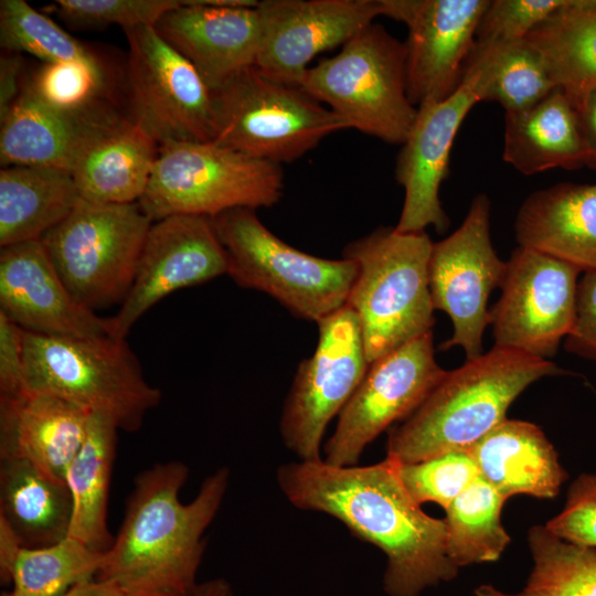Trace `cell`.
<instances>
[{"label": "cell", "instance_id": "obj_1", "mask_svg": "<svg viewBox=\"0 0 596 596\" xmlns=\"http://www.w3.org/2000/svg\"><path fill=\"white\" fill-rule=\"evenodd\" d=\"M276 478L292 505L338 519L385 554L389 596H419L457 575L446 552L445 521L426 514L411 497L395 460L347 467L299 460L278 467Z\"/></svg>", "mask_w": 596, "mask_h": 596}, {"label": "cell", "instance_id": "obj_2", "mask_svg": "<svg viewBox=\"0 0 596 596\" xmlns=\"http://www.w3.org/2000/svg\"><path fill=\"white\" fill-rule=\"evenodd\" d=\"M189 468L179 460L157 462L134 480L125 515L96 578L126 596H196L204 533L225 498L230 470L207 476L196 496L179 492Z\"/></svg>", "mask_w": 596, "mask_h": 596}, {"label": "cell", "instance_id": "obj_3", "mask_svg": "<svg viewBox=\"0 0 596 596\" xmlns=\"http://www.w3.org/2000/svg\"><path fill=\"white\" fill-rule=\"evenodd\" d=\"M565 373L547 359L494 345L446 371L421 406L391 430L386 457L412 464L469 449L507 418L509 406L530 384Z\"/></svg>", "mask_w": 596, "mask_h": 596}, {"label": "cell", "instance_id": "obj_4", "mask_svg": "<svg viewBox=\"0 0 596 596\" xmlns=\"http://www.w3.org/2000/svg\"><path fill=\"white\" fill-rule=\"evenodd\" d=\"M433 244L425 232L380 227L344 248L358 268L347 306L358 317L369 363L432 331Z\"/></svg>", "mask_w": 596, "mask_h": 596}, {"label": "cell", "instance_id": "obj_5", "mask_svg": "<svg viewBox=\"0 0 596 596\" xmlns=\"http://www.w3.org/2000/svg\"><path fill=\"white\" fill-rule=\"evenodd\" d=\"M24 383L91 413L108 416L119 430L137 432L161 401L126 339H81L23 330Z\"/></svg>", "mask_w": 596, "mask_h": 596}, {"label": "cell", "instance_id": "obj_6", "mask_svg": "<svg viewBox=\"0 0 596 596\" xmlns=\"http://www.w3.org/2000/svg\"><path fill=\"white\" fill-rule=\"evenodd\" d=\"M300 87L349 129L389 143L403 145L417 116L407 95L405 44L374 22L309 67Z\"/></svg>", "mask_w": 596, "mask_h": 596}, {"label": "cell", "instance_id": "obj_7", "mask_svg": "<svg viewBox=\"0 0 596 596\" xmlns=\"http://www.w3.org/2000/svg\"><path fill=\"white\" fill-rule=\"evenodd\" d=\"M240 286L266 292L292 315L312 321L347 305L358 268L353 260L309 255L273 234L255 210L237 207L212 219Z\"/></svg>", "mask_w": 596, "mask_h": 596}, {"label": "cell", "instance_id": "obj_8", "mask_svg": "<svg viewBox=\"0 0 596 596\" xmlns=\"http://www.w3.org/2000/svg\"><path fill=\"white\" fill-rule=\"evenodd\" d=\"M283 189L279 164L213 141L173 142L159 147L138 203L152 222L179 214L213 219L237 207L273 206Z\"/></svg>", "mask_w": 596, "mask_h": 596}, {"label": "cell", "instance_id": "obj_9", "mask_svg": "<svg viewBox=\"0 0 596 596\" xmlns=\"http://www.w3.org/2000/svg\"><path fill=\"white\" fill-rule=\"evenodd\" d=\"M213 142L276 164L290 163L345 121L299 86L265 76L255 65L212 91Z\"/></svg>", "mask_w": 596, "mask_h": 596}, {"label": "cell", "instance_id": "obj_10", "mask_svg": "<svg viewBox=\"0 0 596 596\" xmlns=\"http://www.w3.org/2000/svg\"><path fill=\"white\" fill-rule=\"evenodd\" d=\"M151 224L138 202L81 200L41 241L68 291L96 312L125 301Z\"/></svg>", "mask_w": 596, "mask_h": 596}, {"label": "cell", "instance_id": "obj_11", "mask_svg": "<svg viewBox=\"0 0 596 596\" xmlns=\"http://www.w3.org/2000/svg\"><path fill=\"white\" fill-rule=\"evenodd\" d=\"M128 118L159 146L215 137L213 93L194 66L151 25L124 30Z\"/></svg>", "mask_w": 596, "mask_h": 596}, {"label": "cell", "instance_id": "obj_12", "mask_svg": "<svg viewBox=\"0 0 596 596\" xmlns=\"http://www.w3.org/2000/svg\"><path fill=\"white\" fill-rule=\"evenodd\" d=\"M317 323V348L299 364L279 423L285 446L305 461L322 459L321 441L329 422L342 411L370 365L358 317L350 307Z\"/></svg>", "mask_w": 596, "mask_h": 596}, {"label": "cell", "instance_id": "obj_13", "mask_svg": "<svg viewBox=\"0 0 596 596\" xmlns=\"http://www.w3.org/2000/svg\"><path fill=\"white\" fill-rule=\"evenodd\" d=\"M433 333L422 334L370 363L361 383L339 413L324 444V461L355 466L364 448L394 422L409 417L443 379Z\"/></svg>", "mask_w": 596, "mask_h": 596}, {"label": "cell", "instance_id": "obj_14", "mask_svg": "<svg viewBox=\"0 0 596 596\" xmlns=\"http://www.w3.org/2000/svg\"><path fill=\"white\" fill-rule=\"evenodd\" d=\"M507 263L490 238V202L477 195L461 225L433 244L429 290L434 309L446 312L454 326L443 350L461 347L467 360L480 356L482 334L490 324V292L502 285Z\"/></svg>", "mask_w": 596, "mask_h": 596}, {"label": "cell", "instance_id": "obj_15", "mask_svg": "<svg viewBox=\"0 0 596 596\" xmlns=\"http://www.w3.org/2000/svg\"><path fill=\"white\" fill-rule=\"evenodd\" d=\"M582 270L519 246L507 262L501 296L490 312L494 345L553 356L571 331Z\"/></svg>", "mask_w": 596, "mask_h": 596}, {"label": "cell", "instance_id": "obj_16", "mask_svg": "<svg viewBox=\"0 0 596 596\" xmlns=\"http://www.w3.org/2000/svg\"><path fill=\"white\" fill-rule=\"evenodd\" d=\"M490 0H381L382 15L408 29L406 86L411 103L441 102L460 86Z\"/></svg>", "mask_w": 596, "mask_h": 596}, {"label": "cell", "instance_id": "obj_17", "mask_svg": "<svg viewBox=\"0 0 596 596\" xmlns=\"http://www.w3.org/2000/svg\"><path fill=\"white\" fill-rule=\"evenodd\" d=\"M228 260L212 219L171 215L152 222L132 286L114 317L108 336L126 339L132 326L168 295L227 274Z\"/></svg>", "mask_w": 596, "mask_h": 596}, {"label": "cell", "instance_id": "obj_18", "mask_svg": "<svg viewBox=\"0 0 596 596\" xmlns=\"http://www.w3.org/2000/svg\"><path fill=\"white\" fill-rule=\"evenodd\" d=\"M255 66L273 81L299 86L319 53L343 46L382 15L381 0H263Z\"/></svg>", "mask_w": 596, "mask_h": 596}, {"label": "cell", "instance_id": "obj_19", "mask_svg": "<svg viewBox=\"0 0 596 596\" xmlns=\"http://www.w3.org/2000/svg\"><path fill=\"white\" fill-rule=\"evenodd\" d=\"M478 73L465 68L458 89L441 102L417 107L414 125L402 145L395 167L405 196L395 226L401 233L424 232L434 226L444 232L449 220L439 200L441 182L448 175L455 137L470 109L481 102Z\"/></svg>", "mask_w": 596, "mask_h": 596}, {"label": "cell", "instance_id": "obj_20", "mask_svg": "<svg viewBox=\"0 0 596 596\" xmlns=\"http://www.w3.org/2000/svg\"><path fill=\"white\" fill-rule=\"evenodd\" d=\"M0 312L24 331L66 338L108 336V318L81 305L41 240L1 247Z\"/></svg>", "mask_w": 596, "mask_h": 596}, {"label": "cell", "instance_id": "obj_21", "mask_svg": "<svg viewBox=\"0 0 596 596\" xmlns=\"http://www.w3.org/2000/svg\"><path fill=\"white\" fill-rule=\"evenodd\" d=\"M126 119L113 102L79 110L51 106L34 93L25 76L20 96L1 123L0 162L72 172L96 141Z\"/></svg>", "mask_w": 596, "mask_h": 596}, {"label": "cell", "instance_id": "obj_22", "mask_svg": "<svg viewBox=\"0 0 596 596\" xmlns=\"http://www.w3.org/2000/svg\"><path fill=\"white\" fill-rule=\"evenodd\" d=\"M256 7H216L205 0H181L153 29L215 91L256 63L262 34Z\"/></svg>", "mask_w": 596, "mask_h": 596}, {"label": "cell", "instance_id": "obj_23", "mask_svg": "<svg viewBox=\"0 0 596 596\" xmlns=\"http://www.w3.org/2000/svg\"><path fill=\"white\" fill-rule=\"evenodd\" d=\"M91 414L46 393L25 390L0 397V457L28 460L65 481L86 437Z\"/></svg>", "mask_w": 596, "mask_h": 596}, {"label": "cell", "instance_id": "obj_24", "mask_svg": "<svg viewBox=\"0 0 596 596\" xmlns=\"http://www.w3.org/2000/svg\"><path fill=\"white\" fill-rule=\"evenodd\" d=\"M514 228L519 246L596 270V183L535 191L520 206Z\"/></svg>", "mask_w": 596, "mask_h": 596}, {"label": "cell", "instance_id": "obj_25", "mask_svg": "<svg viewBox=\"0 0 596 596\" xmlns=\"http://www.w3.org/2000/svg\"><path fill=\"white\" fill-rule=\"evenodd\" d=\"M468 450L479 478L504 499L554 498L567 478L553 445L530 422L505 418Z\"/></svg>", "mask_w": 596, "mask_h": 596}, {"label": "cell", "instance_id": "obj_26", "mask_svg": "<svg viewBox=\"0 0 596 596\" xmlns=\"http://www.w3.org/2000/svg\"><path fill=\"white\" fill-rule=\"evenodd\" d=\"M502 158L525 175L590 164L573 100L556 87L530 108L505 114Z\"/></svg>", "mask_w": 596, "mask_h": 596}, {"label": "cell", "instance_id": "obj_27", "mask_svg": "<svg viewBox=\"0 0 596 596\" xmlns=\"http://www.w3.org/2000/svg\"><path fill=\"white\" fill-rule=\"evenodd\" d=\"M158 142L129 118L96 141L72 175L82 200L102 204L139 202L149 184Z\"/></svg>", "mask_w": 596, "mask_h": 596}, {"label": "cell", "instance_id": "obj_28", "mask_svg": "<svg viewBox=\"0 0 596 596\" xmlns=\"http://www.w3.org/2000/svg\"><path fill=\"white\" fill-rule=\"evenodd\" d=\"M72 510L66 481L28 460L0 457V519L22 547H45L66 539Z\"/></svg>", "mask_w": 596, "mask_h": 596}, {"label": "cell", "instance_id": "obj_29", "mask_svg": "<svg viewBox=\"0 0 596 596\" xmlns=\"http://www.w3.org/2000/svg\"><path fill=\"white\" fill-rule=\"evenodd\" d=\"M72 172L45 166L0 171V246L41 240L79 203Z\"/></svg>", "mask_w": 596, "mask_h": 596}, {"label": "cell", "instance_id": "obj_30", "mask_svg": "<svg viewBox=\"0 0 596 596\" xmlns=\"http://www.w3.org/2000/svg\"><path fill=\"white\" fill-rule=\"evenodd\" d=\"M118 430L111 418L92 413L65 476L73 504L68 536L98 552H106L115 538L107 526V504Z\"/></svg>", "mask_w": 596, "mask_h": 596}, {"label": "cell", "instance_id": "obj_31", "mask_svg": "<svg viewBox=\"0 0 596 596\" xmlns=\"http://www.w3.org/2000/svg\"><path fill=\"white\" fill-rule=\"evenodd\" d=\"M525 40L543 56L554 85L574 104L596 85V0H576Z\"/></svg>", "mask_w": 596, "mask_h": 596}, {"label": "cell", "instance_id": "obj_32", "mask_svg": "<svg viewBox=\"0 0 596 596\" xmlns=\"http://www.w3.org/2000/svg\"><path fill=\"white\" fill-rule=\"evenodd\" d=\"M465 68L478 73L481 102H497L505 114L530 108L556 88L543 56L525 39L476 41Z\"/></svg>", "mask_w": 596, "mask_h": 596}, {"label": "cell", "instance_id": "obj_33", "mask_svg": "<svg viewBox=\"0 0 596 596\" xmlns=\"http://www.w3.org/2000/svg\"><path fill=\"white\" fill-rule=\"evenodd\" d=\"M528 541L534 566L523 589L481 585L476 596H596V547L563 540L545 525L531 528Z\"/></svg>", "mask_w": 596, "mask_h": 596}, {"label": "cell", "instance_id": "obj_34", "mask_svg": "<svg viewBox=\"0 0 596 596\" xmlns=\"http://www.w3.org/2000/svg\"><path fill=\"white\" fill-rule=\"evenodd\" d=\"M505 500L478 478L445 509L446 552L457 568L501 556L510 543L500 518Z\"/></svg>", "mask_w": 596, "mask_h": 596}, {"label": "cell", "instance_id": "obj_35", "mask_svg": "<svg viewBox=\"0 0 596 596\" xmlns=\"http://www.w3.org/2000/svg\"><path fill=\"white\" fill-rule=\"evenodd\" d=\"M105 552L67 536L45 547H21L11 573L18 596H60L97 577Z\"/></svg>", "mask_w": 596, "mask_h": 596}, {"label": "cell", "instance_id": "obj_36", "mask_svg": "<svg viewBox=\"0 0 596 596\" xmlns=\"http://www.w3.org/2000/svg\"><path fill=\"white\" fill-rule=\"evenodd\" d=\"M0 44L43 63L93 60L98 55L24 0L0 1Z\"/></svg>", "mask_w": 596, "mask_h": 596}, {"label": "cell", "instance_id": "obj_37", "mask_svg": "<svg viewBox=\"0 0 596 596\" xmlns=\"http://www.w3.org/2000/svg\"><path fill=\"white\" fill-rule=\"evenodd\" d=\"M26 79L43 102L56 108L79 110L111 102L109 74L99 56L43 63Z\"/></svg>", "mask_w": 596, "mask_h": 596}, {"label": "cell", "instance_id": "obj_38", "mask_svg": "<svg viewBox=\"0 0 596 596\" xmlns=\"http://www.w3.org/2000/svg\"><path fill=\"white\" fill-rule=\"evenodd\" d=\"M397 467L402 483L418 504L435 502L444 509L479 478L468 449L444 453L412 464L397 462Z\"/></svg>", "mask_w": 596, "mask_h": 596}, {"label": "cell", "instance_id": "obj_39", "mask_svg": "<svg viewBox=\"0 0 596 596\" xmlns=\"http://www.w3.org/2000/svg\"><path fill=\"white\" fill-rule=\"evenodd\" d=\"M181 0H56L54 8L62 19L82 28L120 25L123 30L153 26Z\"/></svg>", "mask_w": 596, "mask_h": 596}, {"label": "cell", "instance_id": "obj_40", "mask_svg": "<svg viewBox=\"0 0 596 596\" xmlns=\"http://www.w3.org/2000/svg\"><path fill=\"white\" fill-rule=\"evenodd\" d=\"M576 0H493L482 14L477 42L523 40L539 24L572 7Z\"/></svg>", "mask_w": 596, "mask_h": 596}, {"label": "cell", "instance_id": "obj_41", "mask_svg": "<svg viewBox=\"0 0 596 596\" xmlns=\"http://www.w3.org/2000/svg\"><path fill=\"white\" fill-rule=\"evenodd\" d=\"M545 526L563 540L596 547V473L575 479L563 510Z\"/></svg>", "mask_w": 596, "mask_h": 596}, {"label": "cell", "instance_id": "obj_42", "mask_svg": "<svg viewBox=\"0 0 596 596\" xmlns=\"http://www.w3.org/2000/svg\"><path fill=\"white\" fill-rule=\"evenodd\" d=\"M566 348L596 359V270L584 272L577 284L575 316L566 337Z\"/></svg>", "mask_w": 596, "mask_h": 596}, {"label": "cell", "instance_id": "obj_43", "mask_svg": "<svg viewBox=\"0 0 596 596\" xmlns=\"http://www.w3.org/2000/svg\"><path fill=\"white\" fill-rule=\"evenodd\" d=\"M24 391L23 330L0 312V397Z\"/></svg>", "mask_w": 596, "mask_h": 596}, {"label": "cell", "instance_id": "obj_44", "mask_svg": "<svg viewBox=\"0 0 596 596\" xmlns=\"http://www.w3.org/2000/svg\"><path fill=\"white\" fill-rule=\"evenodd\" d=\"M21 53L6 51L0 57V123H2L21 94L23 82Z\"/></svg>", "mask_w": 596, "mask_h": 596}, {"label": "cell", "instance_id": "obj_45", "mask_svg": "<svg viewBox=\"0 0 596 596\" xmlns=\"http://www.w3.org/2000/svg\"><path fill=\"white\" fill-rule=\"evenodd\" d=\"M574 105L590 155V166L596 167V85L587 89Z\"/></svg>", "mask_w": 596, "mask_h": 596}, {"label": "cell", "instance_id": "obj_46", "mask_svg": "<svg viewBox=\"0 0 596 596\" xmlns=\"http://www.w3.org/2000/svg\"><path fill=\"white\" fill-rule=\"evenodd\" d=\"M22 545L8 525L0 519V581L1 584H11V573L18 553Z\"/></svg>", "mask_w": 596, "mask_h": 596}, {"label": "cell", "instance_id": "obj_47", "mask_svg": "<svg viewBox=\"0 0 596 596\" xmlns=\"http://www.w3.org/2000/svg\"><path fill=\"white\" fill-rule=\"evenodd\" d=\"M60 596H126L115 585L94 578L73 586Z\"/></svg>", "mask_w": 596, "mask_h": 596}, {"label": "cell", "instance_id": "obj_48", "mask_svg": "<svg viewBox=\"0 0 596 596\" xmlns=\"http://www.w3.org/2000/svg\"><path fill=\"white\" fill-rule=\"evenodd\" d=\"M196 596H234L231 584L222 577L200 583Z\"/></svg>", "mask_w": 596, "mask_h": 596}, {"label": "cell", "instance_id": "obj_49", "mask_svg": "<svg viewBox=\"0 0 596 596\" xmlns=\"http://www.w3.org/2000/svg\"><path fill=\"white\" fill-rule=\"evenodd\" d=\"M0 596H18V595L15 594L13 589L11 590L4 589L1 592Z\"/></svg>", "mask_w": 596, "mask_h": 596}]
</instances>
